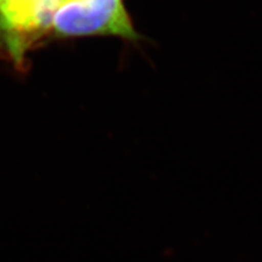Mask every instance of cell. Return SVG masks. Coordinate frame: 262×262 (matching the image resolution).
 <instances>
[{
	"label": "cell",
	"instance_id": "obj_1",
	"mask_svg": "<svg viewBox=\"0 0 262 262\" xmlns=\"http://www.w3.org/2000/svg\"><path fill=\"white\" fill-rule=\"evenodd\" d=\"M51 27L60 36L139 38L122 0H64L56 10Z\"/></svg>",
	"mask_w": 262,
	"mask_h": 262
},
{
	"label": "cell",
	"instance_id": "obj_3",
	"mask_svg": "<svg viewBox=\"0 0 262 262\" xmlns=\"http://www.w3.org/2000/svg\"><path fill=\"white\" fill-rule=\"evenodd\" d=\"M63 2H64V0H63Z\"/></svg>",
	"mask_w": 262,
	"mask_h": 262
},
{
	"label": "cell",
	"instance_id": "obj_2",
	"mask_svg": "<svg viewBox=\"0 0 262 262\" xmlns=\"http://www.w3.org/2000/svg\"><path fill=\"white\" fill-rule=\"evenodd\" d=\"M11 2L12 0H0V12H3Z\"/></svg>",
	"mask_w": 262,
	"mask_h": 262
}]
</instances>
